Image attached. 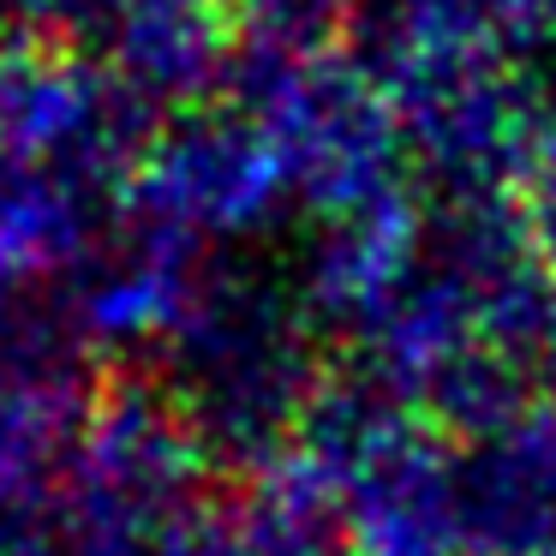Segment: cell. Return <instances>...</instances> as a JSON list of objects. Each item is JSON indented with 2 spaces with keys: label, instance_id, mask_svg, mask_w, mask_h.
<instances>
[{
  "label": "cell",
  "instance_id": "1",
  "mask_svg": "<svg viewBox=\"0 0 556 556\" xmlns=\"http://www.w3.org/2000/svg\"><path fill=\"white\" fill-rule=\"evenodd\" d=\"M515 216L527 228V245L556 281V102H544L539 126H532L527 162H520V180H515Z\"/></svg>",
  "mask_w": 556,
  "mask_h": 556
}]
</instances>
